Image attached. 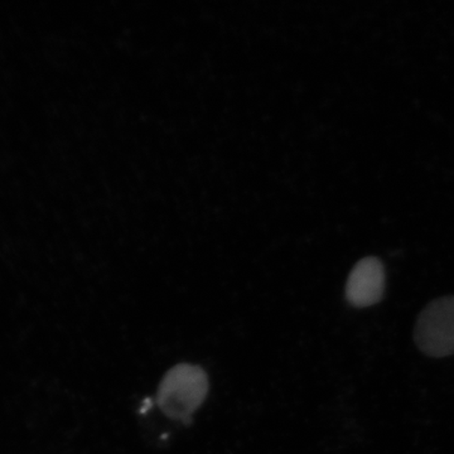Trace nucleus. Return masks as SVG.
I'll list each match as a JSON object with an SVG mask.
<instances>
[{
    "mask_svg": "<svg viewBox=\"0 0 454 454\" xmlns=\"http://www.w3.org/2000/svg\"><path fill=\"white\" fill-rule=\"evenodd\" d=\"M385 269L375 256L361 259L349 273L346 283V300L352 307L366 309L384 297Z\"/></svg>",
    "mask_w": 454,
    "mask_h": 454,
    "instance_id": "3",
    "label": "nucleus"
},
{
    "mask_svg": "<svg viewBox=\"0 0 454 454\" xmlns=\"http://www.w3.org/2000/svg\"><path fill=\"white\" fill-rule=\"evenodd\" d=\"M414 340L430 357L454 354V295L430 301L418 317Z\"/></svg>",
    "mask_w": 454,
    "mask_h": 454,
    "instance_id": "2",
    "label": "nucleus"
},
{
    "mask_svg": "<svg viewBox=\"0 0 454 454\" xmlns=\"http://www.w3.org/2000/svg\"><path fill=\"white\" fill-rule=\"evenodd\" d=\"M210 381L201 366L182 363L163 376L157 391V404L170 419L190 426L193 414L207 397Z\"/></svg>",
    "mask_w": 454,
    "mask_h": 454,
    "instance_id": "1",
    "label": "nucleus"
}]
</instances>
